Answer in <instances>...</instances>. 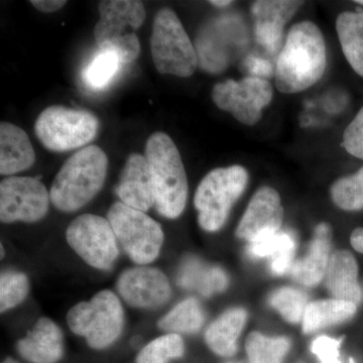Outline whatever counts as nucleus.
<instances>
[{
    "instance_id": "nucleus-1",
    "label": "nucleus",
    "mask_w": 363,
    "mask_h": 363,
    "mask_svg": "<svg viewBox=\"0 0 363 363\" xmlns=\"http://www.w3.org/2000/svg\"><path fill=\"white\" fill-rule=\"evenodd\" d=\"M327 49L320 28L310 21L294 25L279 52L274 80L285 94L302 92L323 77Z\"/></svg>"
},
{
    "instance_id": "nucleus-2",
    "label": "nucleus",
    "mask_w": 363,
    "mask_h": 363,
    "mask_svg": "<svg viewBox=\"0 0 363 363\" xmlns=\"http://www.w3.org/2000/svg\"><path fill=\"white\" fill-rule=\"evenodd\" d=\"M108 159L104 150L89 145L67 160L52 182L50 197L54 206L74 212L89 203L104 187Z\"/></svg>"
},
{
    "instance_id": "nucleus-3",
    "label": "nucleus",
    "mask_w": 363,
    "mask_h": 363,
    "mask_svg": "<svg viewBox=\"0 0 363 363\" xmlns=\"http://www.w3.org/2000/svg\"><path fill=\"white\" fill-rule=\"evenodd\" d=\"M145 157L152 174L155 206L162 216L177 218L188 199L187 175L178 147L167 133H155L147 140Z\"/></svg>"
},
{
    "instance_id": "nucleus-4",
    "label": "nucleus",
    "mask_w": 363,
    "mask_h": 363,
    "mask_svg": "<svg viewBox=\"0 0 363 363\" xmlns=\"http://www.w3.org/2000/svg\"><path fill=\"white\" fill-rule=\"evenodd\" d=\"M99 14L94 37L100 50L116 52L123 64L135 61L140 44L133 30L143 25L147 16L143 2L105 0L99 4Z\"/></svg>"
},
{
    "instance_id": "nucleus-5",
    "label": "nucleus",
    "mask_w": 363,
    "mask_h": 363,
    "mask_svg": "<svg viewBox=\"0 0 363 363\" xmlns=\"http://www.w3.org/2000/svg\"><path fill=\"white\" fill-rule=\"evenodd\" d=\"M247 183V171L238 164L217 168L208 173L195 194L200 226L209 233L219 230L225 224L234 203L245 192Z\"/></svg>"
},
{
    "instance_id": "nucleus-6",
    "label": "nucleus",
    "mask_w": 363,
    "mask_h": 363,
    "mask_svg": "<svg viewBox=\"0 0 363 363\" xmlns=\"http://www.w3.org/2000/svg\"><path fill=\"white\" fill-rule=\"evenodd\" d=\"M150 50L155 66L161 74L187 78L197 69L195 45L172 9H162L155 16Z\"/></svg>"
},
{
    "instance_id": "nucleus-7",
    "label": "nucleus",
    "mask_w": 363,
    "mask_h": 363,
    "mask_svg": "<svg viewBox=\"0 0 363 363\" xmlns=\"http://www.w3.org/2000/svg\"><path fill=\"white\" fill-rule=\"evenodd\" d=\"M67 322L71 330L85 337L91 347L102 350L113 343L123 331V306L111 291H101L89 302L74 306L67 315Z\"/></svg>"
},
{
    "instance_id": "nucleus-8",
    "label": "nucleus",
    "mask_w": 363,
    "mask_h": 363,
    "mask_svg": "<svg viewBox=\"0 0 363 363\" xmlns=\"http://www.w3.org/2000/svg\"><path fill=\"white\" fill-rule=\"evenodd\" d=\"M99 121L94 114L83 109L50 106L35 121V131L44 147L52 152H68L92 142Z\"/></svg>"
},
{
    "instance_id": "nucleus-9",
    "label": "nucleus",
    "mask_w": 363,
    "mask_h": 363,
    "mask_svg": "<svg viewBox=\"0 0 363 363\" xmlns=\"http://www.w3.org/2000/svg\"><path fill=\"white\" fill-rule=\"evenodd\" d=\"M248 35L238 16H221L201 28L196 38L198 66L211 74L221 73L245 51Z\"/></svg>"
},
{
    "instance_id": "nucleus-10",
    "label": "nucleus",
    "mask_w": 363,
    "mask_h": 363,
    "mask_svg": "<svg viewBox=\"0 0 363 363\" xmlns=\"http://www.w3.org/2000/svg\"><path fill=\"white\" fill-rule=\"evenodd\" d=\"M116 240L136 264L154 262L161 250L164 233L161 226L145 212L116 202L107 214Z\"/></svg>"
},
{
    "instance_id": "nucleus-11",
    "label": "nucleus",
    "mask_w": 363,
    "mask_h": 363,
    "mask_svg": "<svg viewBox=\"0 0 363 363\" xmlns=\"http://www.w3.org/2000/svg\"><path fill=\"white\" fill-rule=\"evenodd\" d=\"M66 236L79 257L95 269H111L118 257L116 233L104 217L81 215L72 221Z\"/></svg>"
},
{
    "instance_id": "nucleus-12",
    "label": "nucleus",
    "mask_w": 363,
    "mask_h": 363,
    "mask_svg": "<svg viewBox=\"0 0 363 363\" xmlns=\"http://www.w3.org/2000/svg\"><path fill=\"white\" fill-rule=\"evenodd\" d=\"M272 96L274 91L269 81L248 76L240 81L218 83L212 90V99L217 107L233 114L236 121L245 125L259 123Z\"/></svg>"
},
{
    "instance_id": "nucleus-13",
    "label": "nucleus",
    "mask_w": 363,
    "mask_h": 363,
    "mask_svg": "<svg viewBox=\"0 0 363 363\" xmlns=\"http://www.w3.org/2000/svg\"><path fill=\"white\" fill-rule=\"evenodd\" d=\"M50 200V192L38 179L9 177L0 183V219L4 223L39 221L47 214Z\"/></svg>"
},
{
    "instance_id": "nucleus-14",
    "label": "nucleus",
    "mask_w": 363,
    "mask_h": 363,
    "mask_svg": "<svg viewBox=\"0 0 363 363\" xmlns=\"http://www.w3.org/2000/svg\"><path fill=\"white\" fill-rule=\"evenodd\" d=\"M117 290L128 304L145 309L160 307L171 297L168 279L155 267H133L123 272Z\"/></svg>"
},
{
    "instance_id": "nucleus-15",
    "label": "nucleus",
    "mask_w": 363,
    "mask_h": 363,
    "mask_svg": "<svg viewBox=\"0 0 363 363\" xmlns=\"http://www.w3.org/2000/svg\"><path fill=\"white\" fill-rule=\"evenodd\" d=\"M284 220L281 197L274 189L260 188L250 200L236 230V235L250 243L278 233Z\"/></svg>"
},
{
    "instance_id": "nucleus-16",
    "label": "nucleus",
    "mask_w": 363,
    "mask_h": 363,
    "mask_svg": "<svg viewBox=\"0 0 363 363\" xmlns=\"http://www.w3.org/2000/svg\"><path fill=\"white\" fill-rule=\"evenodd\" d=\"M302 6L303 1L290 0H260L252 4L255 40L269 54L281 50L285 26Z\"/></svg>"
},
{
    "instance_id": "nucleus-17",
    "label": "nucleus",
    "mask_w": 363,
    "mask_h": 363,
    "mask_svg": "<svg viewBox=\"0 0 363 363\" xmlns=\"http://www.w3.org/2000/svg\"><path fill=\"white\" fill-rule=\"evenodd\" d=\"M116 193L121 202L133 209L147 212L155 206L154 186L147 157L138 154L128 157Z\"/></svg>"
},
{
    "instance_id": "nucleus-18",
    "label": "nucleus",
    "mask_w": 363,
    "mask_h": 363,
    "mask_svg": "<svg viewBox=\"0 0 363 363\" xmlns=\"http://www.w3.org/2000/svg\"><path fill=\"white\" fill-rule=\"evenodd\" d=\"M21 357L32 363H56L63 354V334L48 318H40L18 344Z\"/></svg>"
},
{
    "instance_id": "nucleus-19",
    "label": "nucleus",
    "mask_w": 363,
    "mask_h": 363,
    "mask_svg": "<svg viewBox=\"0 0 363 363\" xmlns=\"http://www.w3.org/2000/svg\"><path fill=\"white\" fill-rule=\"evenodd\" d=\"M35 150L23 128L13 123L0 124V174L14 175L32 168Z\"/></svg>"
},
{
    "instance_id": "nucleus-20",
    "label": "nucleus",
    "mask_w": 363,
    "mask_h": 363,
    "mask_svg": "<svg viewBox=\"0 0 363 363\" xmlns=\"http://www.w3.org/2000/svg\"><path fill=\"white\" fill-rule=\"evenodd\" d=\"M326 286L337 300L359 304L362 294L357 262L350 252L339 250L332 255L326 271Z\"/></svg>"
},
{
    "instance_id": "nucleus-21",
    "label": "nucleus",
    "mask_w": 363,
    "mask_h": 363,
    "mask_svg": "<svg viewBox=\"0 0 363 363\" xmlns=\"http://www.w3.org/2000/svg\"><path fill=\"white\" fill-rule=\"evenodd\" d=\"M330 229L320 224L315 231L309 252L291 267V274L298 283L307 286H316L323 279L329 264Z\"/></svg>"
},
{
    "instance_id": "nucleus-22",
    "label": "nucleus",
    "mask_w": 363,
    "mask_h": 363,
    "mask_svg": "<svg viewBox=\"0 0 363 363\" xmlns=\"http://www.w3.org/2000/svg\"><path fill=\"white\" fill-rule=\"evenodd\" d=\"M247 321L242 309L229 310L210 325L205 334L208 346L221 357H231L238 350V339Z\"/></svg>"
},
{
    "instance_id": "nucleus-23",
    "label": "nucleus",
    "mask_w": 363,
    "mask_h": 363,
    "mask_svg": "<svg viewBox=\"0 0 363 363\" xmlns=\"http://www.w3.org/2000/svg\"><path fill=\"white\" fill-rule=\"evenodd\" d=\"M341 49L353 71L363 77V11H343L336 20Z\"/></svg>"
},
{
    "instance_id": "nucleus-24",
    "label": "nucleus",
    "mask_w": 363,
    "mask_h": 363,
    "mask_svg": "<svg viewBox=\"0 0 363 363\" xmlns=\"http://www.w3.org/2000/svg\"><path fill=\"white\" fill-rule=\"evenodd\" d=\"M357 305L347 301L322 300L307 306L303 317V331L309 334L331 325L340 324L354 316Z\"/></svg>"
},
{
    "instance_id": "nucleus-25",
    "label": "nucleus",
    "mask_w": 363,
    "mask_h": 363,
    "mask_svg": "<svg viewBox=\"0 0 363 363\" xmlns=\"http://www.w3.org/2000/svg\"><path fill=\"white\" fill-rule=\"evenodd\" d=\"M295 250L296 241L292 234L279 231L250 243L248 255L253 257H267L271 260L272 271L283 274L292 267Z\"/></svg>"
},
{
    "instance_id": "nucleus-26",
    "label": "nucleus",
    "mask_w": 363,
    "mask_h": 363,
    "mask_svg": "<svg viewBox=\"0 0 363 363\" xmlns=\"http://www.w3.org/2000/svg\"><path fill=\"white\" fill-rule=\"evenodd\" d=\"M204 322L201 307L195 298H187L176 306L159 322L160 328L169 332L194 333Z\"/></svg>"
},
{
    "instance_id": "nucleus-27",
    "label": "nucleus",
    "mask_w": 363,
    "mask_h": 363,
    "mask_svg": "<svg viewBox=\"0 0 363 363\" xmlns=\"http://www.w3.org/2000/svg\"><path fill=\"white\" fill-rule=\"evenodd\" d=\"M121 61L116 52L101 51L83 71V81L91 90L100 91L107 87L121 68Z\"/></svg>"
},
{
    "instance_id": "nucleus-28",
    "label": "nucleus",
    "mask_w": 363,
    "mask_h": 363,
    "mask_svg": "<svg viewBox=\"0 0 363 363\" xmlns=\"http://www.w3.org/2000/svg\"><path fill=\"white\" fill-rule=\"evenodd\" d=\"M290 348L286 338H269L253 332L247 340L248 358L252 363H281Z\"/></svg>"
},
{
    "instance_id": "nucleus-29",
    "label": "nucleus",
    "mask_w": 363,
    "mask_h": 363,
    "mask_svg": "<svg viewBox=\"0 0 363 363\" xmlns=\"http://www.w3.org/2000/svg\"><path fill=\"white\" fill-rule=\"evenodd\" d=\"M336 206L345 211L363 209V167L353 175L339 179L331 187Z\"/></svg>"
},
{
    "instance_id": "nucleus-30",
    "label": "nucleus",
    "mask_w": 363,
    "mask_h": 363,
    "mask_svg": "<svg viewBox=\"0 0 363 363\" xmlns=\"http://www.w3.org/2000/svg\"><path fill=\"white\" fill-rule=\"evenodd\" d=\"M183 353V339L178 334H168L147 344L138 354L136 363H168Z\"/></svg>"
},
{
    "instance_id": "nucleus-31",
    "label": "nucleus",
    "mask_w": 363,
    "mask_h": 363,
    "mask_svg": "<svg viewBox=\"0 0 363 363\" xmlns=\"http://www.w3.org/2000/svg\"><path fill=\"white\" fill-rule=\"evenodd\" d=\"M271 305L281 313L286 321H300L307 308V297L304 293L292 288H283L271 296Z\"/></svg>"
},
{
    "instance_id": "nucleus-32",
    "label": "nucleus",
    "mask_w": 363,
    "mask_h": 363,
    "mask_svg": "<svg viewBox=\"0 0 363 363\" xmlns=\"http://www.w3.org/2000/svg\"><path fill=\"white\" fill-rule=\"evenodd\" d=\"M28 279L21 272H6L0 278V310L6 312L21 304L28 293Z\"/></svg>"
},
{
    "instance_id": "nucleus-33",
    "label": "nucleus",
    "mask_w": 363,
    "mask_h": 363,
    "mask_svg": "<svg viewBox=\"0 0 363 363\" xmlns=\"http://www.w3.org/2000/svg\"><path fill=\"white\" fill-rule=\"evenodd\" d=\"M343 147L351 156L363 161V106L344 130Z\"/></svg>"
},
{
    "instance_id": "nucleus-34",
    "label": "nucleus",
    "mask_w": 363,
    "mask_h": 363,
    "mask_svg": "<svg viewBox=\"0 0 363 363\" xmlns=\"http://www.w3.org/2000/svg\"><path fill=\"white\" fill-rule=\"evenodd\" d=\"M208 267L200 264L197 259H189L182 267L179 274V285L186 289H197L200 291L205 278Z\"/></svg>"
},
{
    "instance_id": "nucleus-35",
    "label": "nucleus",
    "mask_w": 363,
    "mask_h": 363,
    "mask_svg": "<svg viewBox=\"0 0 363 363\" xmlns=\"http://www.w3.org/2000/svg\"><path fill=\"white\" fill-rule=\"evenodd\" d=\"M339 348L340 341L326 336L317 338L312 344L313 353L317 355L321 363H342L339 358Z\"/></svg>"
},
{
    "instance_id": "nucleus-36",
    "label": "nucleus",
    "mask_w": 363,
    "mask_h": 363,
    "mask_svg": "<svg viewBox=\"0 0 363 363\" xmlns=\"http://www.w3.org/2000/svg\"><path fill=\"white\" fill-rule=\"evenodd\" d=\"M243 68L247 72L248 77L264 79L267 81L276 73V69H274L271 61L255 55H250L245 58Z\"/></svg>"
},
{
    "instance_id": "nucleus-37",
    "label": "nucleus",
    "mask_w": 363,
    "mask_h": 363,
    "mask_svg": "<svg viewBox=\"0 0 363 363\" xmlns=\"http://www.w3.org/2000/svg\"><path fill=\"white\" fill-rule=\"evenodd\" d=\"M228 279L225 272L219 267H208L206 279L203 283L200 293L204 296H211L212 294L221 292L226 288Z\"/></svg>"
},
{
    "instance_id": "nucleus-38",
    "label": "nucleus",
    "mask_w": 363,
    "mask_h": 363,
    "mask_svg": "<svg viewBox=\"0 0 363 363\" xmlns=\"http://www.w3.org/2000/svg\"><path fill=\"white\" fill-rule=\"evenodd\" d=\"M30 4L42 13H51L65 6L67 1L65 0H32Z\"/></svg>"
},
{
    "instance_id": "nucleus-39",
    "label": "nucleus",
    "mask_w": 363,
    "mask_h": 363,
    "mask_svg": "<svg viewBox=\"0 0 363 363\" xmlns=\"http://www.w3.org/2000/svg\"><path fill=\"white\" fill-rule=\"evenodd\" d=\"M350 242L357 252L363 253V228H357L351 234Z\"/></svg>"
},
{
    "instance_id": "nucleus-40",
    "label": "nucleus",
    "mask_w": 363,
    "mask_h": 363,
    "mask_svg": "<svg viewBox=\"0 0 363 363\" xmlns=\"http://www.w3.org/2000/svg\"><path fill=\"white\" fill-rule=\"evenodd\" d=\"M210 4H211L212 6L223 9V7L233 4V1H230V0H213V1H210Z\"/></svg>"
},
{
    "instance_id": "nucleus-41",
    "label": "nucleus",
    "mask_w": 363,
    "mask_h": 363,
    "mask_svg": "<svg viewBox=\"0 0 363 363\" xmlns=\"http://www.w3.org/2000/svg\"><path fill=\"white\" fill-rule=\"evenodd\" d=\"M2 363H18V362H16V360H14V359H11V358H7V359L4 360V362Z\"/></svg>"
},
{
    "instance_id": "nucleus-42",
    "label": "nucleus",
    "mask_w": 363,
    "mask_h": 363,
    "mask_svg": "<svg viewBox=\"0 0 363 363\" xmlns=\"http://www.w3.org/2000/svg\"><path fill=\"white\" fill-rule=\"evenodd\" d=\"M355 4H360V6H363V0H358V1H355Z\"/></svg>"
},
{
    "instance_id": "nucleus-43",
    "label": "nucleus",
    "mask_w": 363,
    "mask_h": 363,
    "mask_svg": "<svg viewBox=\"0 0 363 363\" xmlns=\"http://www.w3.org/2000/svg\"><path fill=\"white\" fill-rule=\"evenodd\" d=\"M1 257H4V247L1 245Z\"/></svg>"
}]
</instances>
